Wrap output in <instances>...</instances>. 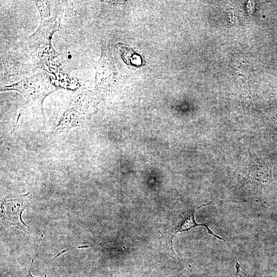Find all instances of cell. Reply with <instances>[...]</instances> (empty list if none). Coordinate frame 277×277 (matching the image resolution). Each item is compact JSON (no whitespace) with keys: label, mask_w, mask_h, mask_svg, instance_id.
<instances>
[{"label":"cell","mask_w":277,"mask_h":277,"mask_svg":"<svg viewBox=\"0 0 277 277\" xmlns=\"http://www.w3.org/2000/svg\"><path fill=\"white\" fill-rule=\"evenodd\" d=\"M31 268V267L30 268V269L29 270L28 277H35V276H33L32 275V274L31 273V272H30ZM43 277H46V274H45L44 275V276H43Z\"/></svg>","instance_id":"ba28073f"},{"label":"cell","mask_w":277,"mask_h":277,"mask_svg":"<svg viewBox=\"0 0 277 277\" xmlns=\"http://www.w3.org/2000/svg\"><path fill=\"white\" fill-rule=\"evenodd\" d=\"M201 206L196 208H192L189 210L183 212L180 215L177 222L173 229V234L171 236V243L172 244V240L175 235L178 232H183L188 231L189 230L198 226L205 227L208 233L217 239L225 241L221 236L216 235L209 228L207 225L205 224H200L196 223L194 217V213L196 210L201 208Z\"/></svg>","instance_id":"5b68a950"},{"label":"cell","mask_w":277,"mask_h":277,"mask_svg":"<svg viewBox=\"0 0 277 277\" xmlns=\"http://www.w3.org/2000/svg\"><path fill=\"white\" fill-rule=\"evenodd\" d=\"M58 29V24L55 18H41L38 29L28 38L29 43L36 48L47 45L50 43L53 34Z\"/></svg>","instance_id":"277c9868"},{"label":"cell","mask_w":277,"mask_h":277,"mask_svg":"<svg viewBox=\"0 0 277 277\" xmlns=\"http://www.w3.org/2000/svg\"><path fill=\"white\" fill-rule=\"evenodd\" d=\"M57 89V87L52 84L49 77L45 72H41L16 83L5 86L1 91H16L23 95L27 102H36L40 107L45 123L44 101L48 95Z\"/></svg>","instance_id":"6da1fadb"},{"label":"cell","mask_w":277,"mask_h":277,"mask_svg":"<svg viewBox=\"0 0 277 277\" xmlns=\"http://www.w3.org/2000/svg\"><path fill=\"white\" fill-rule=\"evenodd\" d=\"M29 194L9 197L3 200L1 207L3 222L12 225L28 227L22 219V213L28 205Z\"/></svg>","instance_id":"7a4b0ae2"},{"label":"cell","mask_w":277,"mask_h":277,"mask_svg":"<svg viewBox=\"0 0 277 277\" xmlns=\"http://www.w3.org/2000/svg\"><path fill=\"white\" fill-rule=\"evenodd\" d=\"M34 2L40 13L41 18L50 17V10L48 2L42 1H34Z\"/></svg>","instance_id":"8992f818"},{"label":"cell","mask_w":277,"mask_h":277,"mask_svg":"<svg viewBox=\"0 0 277 277\" xmlns=\"http://www.w3.org/2000/svg\"><path fill=\"white\" fill-rule=\"evenodd\" d=\"M84 123L83 111L74 106L69 105L52 133L54 135L58 134L67 132L73 128L82 127L84 126Z\"/></svg>","instance_id":"3957f363"},{"label":"cell","mask_w":277,"mask_h":277,"mask_svg":"<svg viewBox=\"0 0 277 277\" xmlns=\"http://www.w3.org/2000/svg\"><path fill=\"white\" fill-rule=\"evenodd\" d=\"M236 271L235 274L239 277H259L258 275L249 273V272H245L242 270L241 268L240 265L236 262L235 265Z\"/></svg>","instance_id":"52a82bcc"}]
</instances>
